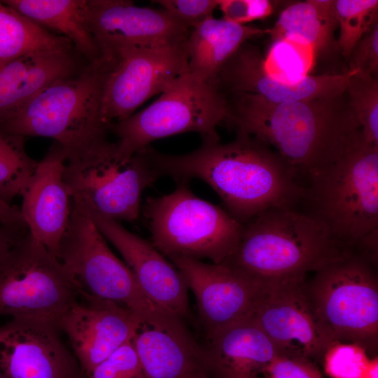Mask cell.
Masks as SVG:
<instances>
[{
    "mask_svg": "<svg viewBox=\"0 0 378 378\" xmlns=\"http://www.w3.org/2000/svg\"><path fill=\"white\" fill-rule=\"evenodd\" d=\"M235 132L230 142L202 139L197 149L186 154H165L150 146L148 151L161 176L176 183L192 178L204 181L242 225L270 209L297 207L305 188L292 168L265 142Z\"/></svg>",
    "mask_w": 378,
    "mask_h": 378,
    "instance_id": "cell-1",
    "label": "cell"
},
{
    "mask_svg": "<svg viewBox=\"0 0 378 378\" xmlns=\"http://www.w3.org/2000/svg\"><path fill=\"white\" fill-rule=\"evenodd\" d=\"M234 96L226 122L273 148L304 188L311 175L339 153L360 127L346 92L288 103H273L252 94Z\"/></svg>",
    "mask_w": 378,
    "mask_h": 378,
    "instance_id": "cell-2",
    "label": "cell"
},
{
    "mask_svg": "<svg viewBox=\"0 0 378 378\" xmlns=\"http://www.w3.org/2000/svg\"><path fill=\"white\" fill-rule=\"evenodd\" d=\"M354 251L304 211L276 207L243 224L236 249L221 264L260 281L306 276Z\"/></svg>",
    "mask_w": 378,
    "mask_h": 378,
    "instance_id": "cell-3",
    "label": "cell"
},
{
    "mask_svg": "<svg viewBox=\"0 0 378 378\" xmlns=\"http://www.w3.org/2000/svg\"><path fill=\"white\" fill-rule=\"evenodd\" d=\"M300 204L335 239L356 249L378 230V146L356 129L344 148L311 175Z\"/></svg>",
    "mask_w": 378,
    "mask_h": 378,
    "instance_id": "cell-4",
    "label": "cell"
},
{
    "mask_svg": "<svg viewBox=\"0 0 378 378\" xmlns=\"http://www.w3.org/2000/svg\"><path fill=\"white\" fill-rule=\"evenodd\" d=\"M113 59L103 54L76 74L49 85L0 124V130L51 138L66 150L107 136L108 126L100 119L101 94Z\"/></svg>",
    "mask_w": 378,
    "mask_h": 378,
    "instance_id": "cell-5",
    "label": "cell"
},
{
    "mask_svg": "<svg viewBox=\"0 0 378 378\" xmlns=\"http://www.w3.org/2000/svg\"><path fill=\"white\" fill-rule=\"evenodd\" d=\"M170 193L147 197L141 208L151 244L170 260L224 262L236 249L243 225L225 209L196 196L189 182Z\"/></svg>",
    "mask_w": 378,
    "mask_h": 378,
    "instance_id": "cell-6",
    "label": "cell"
},
{
    "mask_svg": "<svg viewBox=\"0 0 378 378\" xmlns=\"http://www.w3.org/2000/svg\"><path fill=\"white\" fill-rule=\"evenodd\" d=\"M64 152L63 179L72 201L119 222L139 218L143 192L162 177L147 147L122 160L107 136Z\"/></svg>",
    "mask_w": 378,
    "mask_h": 378,
    "instance_id": "cell-7",
    "label": "cell"
},
{
    "mask_svg": "<svg viewBox=\"0 0 378 378\" xmlns=\"http://www.w3.org/2000/svg\"><path fill=\"white\" fill-rule=\"evenodd\" d=\"M229 113V102L218 84L187 71L144 109L111 122L108 131L118 139L117 157L127 160L153 141L175 134L196 132L202 139H219L216 128Z\"/></svg>",
    "mask_w": 378,
    "mask_h": 378,
    "instance_id": "cell-8",
    "label": "cell"
},
{
    "mask_svg": "<svg viewBox=\"0 0 378 378\" xmlns=\"http://www.w3.org/2000/svg\"><path fill=\"white\" fill-rule=\"evenodd\" d=\"M57 258L84 291L126 307L144 324L165 329L183 326L181 318L146 296L131 270L111 251L89 215L74 203Z\"/></svg>",
    "mask_w": 378,
    "mask_h": 378,
    "instance_id": "cell-9",
    "label": "cell"
},
{
    "mask_svg": "<svg viewBox=\"0 0 378 378\" xmlns=\"http://www.w3.org/2000/svg\"><path fill=\"white\" fill-rule=\"evenodd\" d=\"M377 260L355 250L316 271L307 295L335 341L375 351L378 341Z\"/></svg>",
    "mask_w": 378,
    "mask_h": 378,
    "instance_id": "cell-10",
    "label": "cell"
},
{
    "mask_svg": "<svg viewBox=\"0 0 378 378\" xmlns=\"http://www.w3.org/2000/svg\"><path fill=\"white\" fill-rule=\"evenodd\" d=\"M82 290L74 275L29 231L0 255V316L59 328Z\"/></svg>",
    "mask_w": 378,
    "mask_h": 378,
    "instance_id": "cell-11",
    "label": "cell"
},
{
    "mask_svg": "<svg viewBox=\"0 0 378 378\" xmlns=\"http://www.w3.org/2000/svg\"><path fill=\"white\" fill-rule=\"evenodd\" d=\"M186 40L132 47L113 53L102 88L100 119L106 125L125 119L167 90L188 71Z\"/></svg>",
    "mask_w": 378,
    "mask_h": 378,
    "instance_id": "cell-12",
    "label": "cell"
},
{
    "mask_svg": "<svg viewBox=\"0 0 378 378\" xmlns=\"http://www.w3.org/2000/svg\"><path fill=\"white\" fill-rule=\"evenodd\" d=\"M306 276L262 280L248 317L280 353L322 359L333 337L318 316L306 291Z\"/></svg>",
    "mask_w": 378,
    "mask_h": 378,
    "instance_id": "cell-13",
    "label": "cell"
},
{
    "mask_svg": "<svg viewBox=\"0 0 378 378\" xmlns=\"http://www.w3.org/2000/svg\"><path fill=\"white\" fill-rule=\"evenodd\" d=\"M141 320L120 304L83 290L59 323L85 376L123 344L132 341Z\"/></svg>",
    "mask_w": 378,
    "mask_h": 378,
    "instance_id": "cell-14",
    "label": "cell"
},
{
    "mask_svg": "<svg viewBox=\"0 0 378 378\" xmlns=\"http://www.w3.org/2000/svg\"><path fill=\"white\" fill-rule=\"evenodd\" d=\"M73 202L89 215L105 239L120 252L139 286L152 302L181 319L188 314V288L184 278L150 241L92 207Z\"/></svg>",
    "mask_w": 378,
    "mask_h": 378,
    "instance_id": "cell-15",
    "label": "cell"
},
{
    "mask_svg": "<svg viewBox=\"0 0 378 378\" xmlns=\"http://www.w3.org/2000/svg\"><path fill=\"white\" fill-rule=\"evenodd\" d=\"M56 326L12 318L0 326V370L8 378H85Z\"/></svg>",
    "mask_w": 378,
    "mask_h": 378,
    "instance_id": "cell-16",
    "label": "cell"
},
{
    "mask_svg": "<svg viewBox=\"0 0 378 378\" xmlns=\"http://www.w3.org/2000/svg\"><path fill=\"white\" fill-rule=\"evenodd\" d=\"M171 260L195 297L206 336L250 316L262 281L221 263L185 258Z\"/></svg>",
    "mask_w": 378,
    "mask_h": 378,
    "instance_id": "cell-17",
    "label": "cell"
},
{
    "mask_svg": "<svg viewBox=\"0 0 378 378\" xmlns=\"http://www.w3.org/2000/svg\"><path fill=\"white\" fill-rule=\"evenodd\" d=\"M87 19L102 54L182 41L189 34L164 10L127 0H87Z\"/></svg>",
    "mask_w": 378,
    "mask_h": 378,
    "instance_id": "cell-18",
    "label": "cell"
},
{
    "mask_svg": "<svg viewBox=\"0 0 378 378\" xmlns=\"http://www.w3.org/2000/svg\"><path fill=\"white\" fill-rule=\"evenodd\" d=\"M351 71L307 75L290 82L277 80L264 69L258 48L245 43L221 69L216 80L221 90L252 94L273 103L309 101L339 96L346 92Z\"/></svg>",
    "mask_w": 378,
    "mask_h": 378,
    "instance_id": "cell-19",
    "label": "cell"
},
{
    "mask_svg": "<svg viewBox=\"0 0 378 378\" xmlns=\"http://www.w3.org/2000/svg\"><path fill=\"white\" fill-rule=\"evenodd\" d=\"M64 159V148L54 142L22 195L20 209L29 232L57 258L71 212L62 174Z\"/></svg>",
    "mask_w": 378,
    "mask_h": 378,
    "instance_id": "cell-20",
    "label": "cell"
},
{
    "mask_svg": "<svg viewBox=\"0 0 378 378\" xmlns=\"http://www.w3.org/2000/svg\"><path fill=\"white\" fill-rule=\"evenodd\" d=\"M84 66L74 50H50L24 55L0 67V124L49 85Z\"/></svg>",
    "mask_w": 378,
    "mask_h": 378,
    "instance_id": "cell-21",
    "label": "cell"
},
{
    "mask_svg": "<svg viewBox=\"0 0 378 378\" xmlns=\"http://www.w3.org/2000/svg\"><path fill=\"white\" fill-rule=\"evenodd\" d=\"M207 363L223 378H255L280 354L266 334L249 318L207 336Z\"/></svg>",
    "mask_w": 378,
    "mask_h": 378,
    "instance_id": "cell-22",
    "label": "cell"
},
{
    "mask_svg": "<svg viewBox=\"0 0 378 378\" xmlns=\"http://www.w3.org/2000/svg\"><path fill=\"white\" fill-rule=\"evenodd\" d=\"M132 342L144 378H198L207 361L184 326L165 329L142 324Z\"/></svg>",
    "mask_w": 378,
    "mask_h": 378,
    "instance_id": "cell-23",
    "label": "cell"
},
{
    "mask_svg": "<svg viewBox=\"0 0 378 378\" xmlns=\"http://www.w3.org/2000/svg\"><path fill=\"white\" fill-rule=\"evenodd\" d=\"M189 31L186 42L188 72L204 82H216L224 65L248 40L267 29L213 17Z\"/></svg>",
    "mask_w": 378,
    "mask_h": 378,
    "instance_id": "cell-24",
    "label": "cell"
},
{
    "mask_svg": "<svg viewBox=\"0 0 378 378\" xmlns=\"http://www.w3.org/2000/svg\"><path fill=\"white\" fill-rule=\"evenodd\" d=\"M3 2L37 25L68 38L88 62L102 57L88 25L87 0H4Z\"/></svg>",
    "mask_w": 378,
    "mask_h": 378,
    "instance_id": "cell-25",
    "label": "cell"
},
{
    "mask_svg": "<svg viewBox=\"0 0 378 378\" xmlns=\"http://www.w3.org/2000/svg\"><path fill=\"white\" fill-rule=\"evenodd\" d=\"M337 27L334 0H307L286 7L267 34L274 41L288 36L299 38L317 54L337 46L335 39Z\"/></svg>",
    "mask_w": 378,
    "mask_h": 378,
    "instance_id": "cell-26",
    "label": "cell"
},
{
    "mask_svg": "<svg viewBox=\"0 0 378 378\" xmlns=\"http://www.w3.org/2000/svg\"><path fill=\"white\" fill-rule=\"evenodd\" d=\"M74 49L68 38L37 25L0 1V67L36 51Z\"/></svg>",
    "mask_w": 378,
    "mask_h": 378,
    "instance_id": "cell-27",
    "label": "cell"
},
{
    "mask_svg": "<svg viewBox=\"0 0 378 378\" xmlns=\"http://www.w3.org/2000/svg\"><path fill=\"white\" fill-rule=\"evenodd\" d=\"M24 138L0 130V199L8 204L22 196L38 164L27 154Z\"/></svg>",
    "mask_w": 378,
    "mask_h": 378,
    "instance_id": "cell-28",
    "label": "cell"
},
{
    "mask_svg": "<svg viewBox=\"0 0 378 378\" xmlns=\"http://www.w3.org/2000/svg\"><path fill=\"white\" fill-rule=\"evenodd\" d=\"M316 53L302 39L288 36L274 41L262 57L265 71L273 78L290 82L309 75Z\"/></svg>",
    "mask_w": 378,
    "mask_h": 378,
    "instance_id": "cell-29",
    "label": "cell"
},
{
    "mask_svg": "<svg viewBox=\"0 0 378 378\" xmlns=\"http://www.w3.org/2000/svg\"><path fill=\"white\" fill-rule=\"evenodd\" d=\"M340 28L337 41L342 55L349 58L361 38L377 22V0H334Z\"/></svg>",
    "mask_w": 378,
    "mask_h": 378,
    "instance_id": "cell-30",
    "label": "cell"
},
{
    "mask_svg": "<svg viewBox=\"0 0 378 378\" xmlns=\"http://www.w3.org/2000/svg\"><path fill=\"white\" fill-rule=\"evenodd\" d=\"M351 71L346 94L365 139L378 146V80L377 77Z\"/></svg>",
    "mask_w": 378,
    "mask_h": 378,
    "instance_id": "cell-31",
    "label": "cell"
},
{
    "mask_svg": "<svg viewBox=\"0 0 378 378\" xmlns=\"http://www.w3.org/2000/svg\"><path fill=\"white\" fill-rule=\"evenodd\" d=\"M322 359L331 378H362L370 360L363 346L338 341L329 345Z\"/></svg>",
    "mask_w": 378,
    "mask_h": 378,
    "instance_id": "cell-32",
    "label": "cell"
},
{
    "mask_svg": "<svg viewBox=\"0 0 378 378\" xmlns=\"http://www.w3.org/2000/svg\"><path fill=\"white\" fill-rule=\"evenodd\" d=\"M85 378H144L141 363L132 342L115 350Z\"/></svg>",
    "mask_w": 378,
    "mask_h": 378,
    "instance_id": "cell-33",
    "label": "cell"
},
{
    "mask_svg": "<svg viewBox=\"0 0 378 378\" xmlns=\"http://www.w3.org/2000/svg\"><path fill=\"white\" fill-rule=\"evenodd\" d=\"M188 28H193L213 17L218 0H155L153 1Z\"/></svg>",
    "mask_w": 378,
    "mask_h": 378,
    "instance_id": "cell-34",
    "label": "cell"
},
{
    "mask_svg": "<svg viewBox=\"0 0 378 378\" xmlns=\"http://www.w3.org/2000/svg\"><path fill=\"white\" fill-rule=\"evenodd\" d=\"M265 372L271 378H323L312 359L292 353L278 354Z\"/></svg>",
    "mask_w": 378,
    "mask_h": 378,
    "instance_id": "cell-35",
    "label": "cell"
},
{
    "mask_svg": "<svg viewBox=\"0 0 378 378\" xmlns=\"http://www.w3.org/2000/svg\"><path fill=\"white\" fill-rule=\"evenodd\" d=\"M218 8L223 19L239 24L265 19L274 9L268 0H218Z\"/></svg>",
    "mask_w": 378,
    "mask_h": 378,
    "instance_id": "cell-36",
    "label": "cell"
},
{
    "mask_svg": "<svg viewBox=\"0 0 378 378\" xmlns=\"http://www.w3.org/2000/svg\"><path fill=\"white\" fill-rule=\"evenodd\" d=\"M349 70L377 77L378 72V24L361 38L349 58Z\"/></svg>",
    "mask_w": 378,
    "mask_h": 378,
    "instance_id": "cell-37",
    "label": "cell"
},
{
    "mask_svg": "<svg viewBox=\"0 0 378 378\" xmlns=\"http://www.w3.org/2000/svg\"><path fill=\"white\" fill-rule=\"evenodd\" d=\"M0 225L15 227H27L20 209L15 206L6 204L1 199Z\"/></svg>",
    "mask_w": 378,
    "mask_h": 378,
    "instance_id": "cell-38",
    "label": "cell"
},
{
    "mask_svg": "<svg viewBox=\"0 0 378 378\" xmlns=\"http://www.w3.org/2000/svg\"><path fill=\"white\" fill-rule=\"evenodd\" d=\"M29 231L27 227L0 225V255Z\"/></svg>",
    "mask_w": 378,
    "mask_h": 378,
    "instance_id": "cell-39",
    "label": "cell"
},
{
    "mask_svg": "<svg viewBox=\"0 0 378 378\" xmlns=\"http://www.w3.org/2000/svg\"><path fill=\"white\" fill-rule=\"evenodd\" d=\"M378 377V359L374 357L370 359L368 368L362 378H377Z\"/></svg>",
    "mask_w": 378,
    "mask_h": 378,
    "instance_id": "cell-40",
    "label": "cell"
},
{
    "mask_svg": "<svg viewBox=\"0 0 378 378\" xmlns=\"http://www.w3.org/2000/svg\"><path fill=\"white\" fill-rule=\"evenodd\" d=\"M0 378H8L6 375H5L1 370H0Z\"/></svg>",
    "mask_w": 378,
    "mask_h": 378,
    "instance_id": "cell-41",
    "label": "cell"
},
{
    "mask_svg": "<svg viewBox=\"0 0 378 378\" xmlns=\"http://www.w3.org/2000/svg\"><path fill=\"white\" fill-rule=\"evenodd\" d=\"M269 378H271V377L269 376Z\"/></svg>",
    "mask_w": 378,
    "mask_h": 378,
    "instance_id": "cell-42",
    "label": "cell"
}]
</instances>
